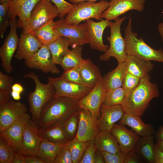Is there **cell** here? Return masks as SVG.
Wrapping results in <instances>:
<instances>
[{
  "instance_id": "cell-1",
  "label": "cell",
  "mask_w": 163,
  "mask_h": 163,
  "mask_svg": "<svg viewBox=\"0 0 163 163\" xmlns=\"http://www.w3.org/2000/svg\"><path fill=\"white\" fill-rule=\"evenodd\" d=\"M148 74L140 79L138 85L126 95L122 106L125 113L141 117L151 100L159 96L158 85L152 82Z\"/></svg>"
},
{
  "instance_id": "cell-2",
  "label": "cell",
  "mask_w": 163,
  "mask_h": 163,
  "mask_svg": "<svg viewBox=\"0 0 163 163\" xmlns=\"http://www.w3.org/2000/svg\"><path fill=\"white\" fill-rule=\"evenodd\" d=\"M80 108L78 101L65 96L54 97L43 109L38 126L40 128L63 121Z\"/></svg>"
},
{
  "instance_id": "cell-3",
  "label": "cell",
  "mask_w": 163,
  "mask_h": 163,
  "mask_svg": "<svg viewBox=\"0 0 163 163\" xmlns=\"http://www.w3.org/2000/svg\"><path fill=\"white\" fill-rule=\"evenodd\" d=\"M24 77L32 79L35 85L34 91L28 94V101L31 115V119L38 124L42 110L47 103L54 97L55 89L49 82L46 84L41 83L37 75L33 72L25 74Z\"/></svg>"
},
{
  "instance_id": "cell-4",
  "label": "cell",
  "mask_w": 163,
  "mask_h": 163,
  "mask_svg": "<svg viewBox=\"0 0 163 163\" xmlns=\"http://www.w3.org/2000/svg\"><path fill=\"white\" fill-rule=\"evenodd\" d=\"M130 16L125 28L124 39L126 52L128 55L134 56L145 61H155L163 62V50H156L149 46L138 34L133 32Z\"/></svg>"
},
{
  "instance_id": "cell-5",
  "label": "cell",
  "mask_w": 163,
  "mask_h": 163,
  "mask_svg": "<svg viewBox=\"0 0 163 163\" xmlns=\"http://www.w3.org/2000/svg\"><path fill=\"white\" fill-rule=\"evenodd\" d=\"M109 2L102 0L95 3L91 1H83L75 5L64 18L67 24H78L84 20L95 19L101 21L103 12L109 7Z\"/></svg>"
},
{
  "instance_id": "cell-6",
  "label": "cell",
  "mask_w": 163,
  "mask_h": 163,
  "mask_svg": "<svg viewBox=\"0 0 163 163\" xmlns=\"http://www.w3.org/2000/svg\"><path fill=\"white\" fill-rule=\"evenodd\" d=\"M126 18V16L120 18L118 17L114 20V22L109 21L110 35L106 38L110 46L108 49L100 56V60L107 61L110 57H113L116 59L118 63L125 61L127 55L125 51L124 39L122 36L120 27Z\"/></svg>"
},
{
  "instance_id": "cell-7",
  "label": "cell",
  "mask_w": 163,
  "mask_h": 163,
  "mask_svg": "<svg viewBox=\"0 0 163 163\" xmlns=\"http://www.w3.org/2000/svg\"><path fill=\"white\" fill-rule=\"evenodd\" d=\"M59 13L57 7L50 0H40L34 8L28 24L23 29L21 34L33 33L34 31L47 21L58 17Z\"/></svg>"
},
{
  "instance_id": "cell-8",
  "label": "cell",
  "mask_w": 163,
  "mask_h": 163,
  "mask_svg": "<svg viewBox=\"0 0 163 163\" xmlns=\"http://www.w3.org/2000/svg\"><path fill=\"white\" fill-rule=\"evenodd\" d=\"M54 28L61 36L70 39V46L72 48L89 43L85 22L78 24H67L65 22L64 18H60L54 22Z\"/></svg>"
},
{
  "instance_id": "cell-9",
  "label": "cell",
  "mask_w": 163,
  "mask_h": 163,
  "mask_svg": "<svg viewBox=\"0 0 163 163\" xmlns=\"http://www.w3.org/2000/svg\"><path fill=\"white\" fill-rule=\"evenodd\" d=\"M10 31L0 48V57L2 66L7 73H10L13 69L11 64L13 55L17 50L19 38L18 36L16 29L17 19L9 20Z\"/></svg>"
},
{
  "instance_id": "cell-10",
  "label": "cell",
  "mask_w": 163,
  "mask_h": 163,
  "mask_svg": "<svg viewBox=\"0 0 163 163\" xmlns=\"http://www.w3.org/2000/svg\"><path fill=\"white\" fill-rule=\"evenodd\" d=\"M48 80L55 88V97L65 96L78 101L87 95L92 89L83 84L65 80L60 77H49Z\"/></svg>"
},
{
  "instance_id": "cell-11",
  "label": "cell",
  "mask_w": 163,
  "mask_h": 163,
  "mask_svg": "<svg viewBox=\"0 0 163 163\" xmlns=\"http://www.w3.org/2000/svg\"><path fill=\"white\" fill-rule=\"evenodd\" d=\"M79 121L76 137L81 141L92 142L100 131L98 118L88 110L80 108Z\"/></svg>"
},
{
  "instance_id": "cell-12",
  "label": "cell",
  "mask_w": 163,
  "mask_h": 163,
  "mask_svg": "<svg viewBox=\"0 0 163 163\" xmlns=\"http://www.w3.org/2000/svg\"><path fill=\"white\" fill-rule=\"evenodd\" d=\"M106 92L103 76L85 96L78 101L80 108L89 110L98 119L100 116V108Z\"/></svg>"
},
{
  "instance_id": "cell-13",
  "label": "cell",
  "mask_w": 163,
  "mask_h": 163,
  "mask_svg": "<svg viewBox=\"0 0 163 163\" xmlns=\"http://www.w3.org/2000/svg\"><path fill=\"white\" fill-rule=\"evenodd\" d=\"M31 118V116L27 112L8 128L0 132V136L9 144L16 152H18L21 149L25 127Z\"/></svg>"
},
{
  "instance_id": "cell-14",
  "label": "cell",
  "mask_w": 163,
  "mask_h": 163,
  "mask_svg": "<svg viewBox=\"0 0 163 163\" xmlns=\"http://www.w3.org/2000/svg\"><path fill=\"white\" fill-rule=\"evenodd\" d=\"M25 65L45 73L58 74L60 71L53 62L51 53L47 46L42 45L31 57L25 60Z\"/></svg>"
},
{
  "instance_id": "cell-15",
  "label": "cell",
  "mask_w": 163,
  "mask_h": 163,
  "mask_svg": "<svg viewBox=\"0 0 163 163\" xmlns=\"http://www.w3.org/2000/svg\"><path fill=\"white\" fill-rule=\"evenodd\" d=\"M40 0H12L9 4L8 16L9 20L15 19L18 16L17 26L24 28L29 21L31 12Z\"/></svg>"
},
{
  "instance_id": "cell-16",
  "label": "cell",
  "mask_w": 163,
  "mask_h": 163,
  "mask_svg": "<svg viewBox=\"0 0 163 163\" xmlns=\"http://www.w3.org/2000/svg\"><path fill=\"white\" fill-rule=\"evenodd\" d=\"M42 139L38 124L30 119L26 124L23 135L22 147L18 153L26 156L37 155Z\"/></svg>"
},
{
  "instance_id": "cell-17",
  "label": "cell",
  "mask_w": 163,
  "mask_h": 163,
  "mask_svg": "<svg viewBox=\"0 0 163 163\" xmlns=\"http://www.w3.org/2000/svg\"><path fill=\"white\" fill-rule=\"evenodd\" d=\"M145 2V0H110L109 7L103 12L101 17L110 21L130 10L142 12Z\"/></svg>"
},
{
  "instance_id": "cell-18",
  "label": "cell",
  "mask_w": 163,
  "mask_h": 163,
  "mask_svg": "<svg viewBox=\"0 0 163 163\" xmlns=\"http://www.w3.org/2000/svg\"><path fill=\"white\" fill-rule=\"evenodd\" d=\"M87 25V34L90 46L93 50L105 52L109 46L104 43L103 35L105 29L110 27L109 21L102 20L95 22L91 19L86 20Z\"/></svg>"
},
{
  "instance_id": "cell-19",
  "label": "cell",
  "mask_w": 163,
  "mask_h": 163,
  "mask_svg": "<svg viewBox=\"0 0 163 163\" xmlns=\"http://www.w3.org/2000/svg\"><path fill=\"white\" fill-rule=\"evenodd\" d=\"M27 111L25 104L11 100L0 107V132L8 128Z\"/></svg>"
},
{
  "instance_id": "cell-20",
  "label": "cell",
  "mask_w": 163,
  "mask_h": 163,
  "mask_svg": "<svg viewBox=\"0 0 163 163\" xmlns=\"http://www.w3.org/2000/svg\"><path fill=\"white\" fill-rule=\"evenodd\" d=\"M110 132L117 139L121 151L125 153L134 149L139 138L134 131L127 129L123 124L115 123Z\"/></svg>"
},
{
  "instance_id": "cell-21",
  "label": "cell",
  "mask_w": 163,
  "mask_h": 163,
  "mask_svg": "<svg viewBox=\"0 0 163 163\" xmlns=\"http://www.w3.org/2000/svg\"><path fill=\"white\" fill-rule=\"evenodd\" d=\"M42 45L33 33L21 34L17 51L14 57L18 60L28 59L37 52Z\"/></svg>"
},
{
  "instance_id": "cell-22",
  "label": "cell",
  "mask_w": 163,
  "mask_h": 163,
  "mask_svg": "<svg viewBox=\"0 0 163 163\" xmlns=\"http://www.w3.org/2000/svg\"><path fill=\"white\" fill-rule=\"evenodd\" d=\"M100 116L98 121L100 130L110 132L113 125L123 117L125 111L121 104L101 106Z\"/></svg>"
},
{
  "instance_id": "cell-23",
  "label": "cell",
  "mask_w": 163,
  "mask_h": 163,
  "mask_svg": "<svg viewBox=\"0 0 163 163\" xmlns=\"http://www.w3.org/2000/svg\"><path fill=\"white\" fill-rule=\"evenodd\" d=\"M119 123L129 126L132 130L141 136H153L156 132L153 124H145L142 120L141 117L128 113H125Z\"/></svg>"
},
{
  "instance_id": "cell-24",
  "label": "cell",
  "mask_w": 163,
  "mask_h": 163,
  "mask_svg": "<svg viewBox=\"0 0 163 163\" xmlns=\"http://www.w3.org/2000/svg\"><path fill=\"white\" fill-rule=\"evenodd\" d=\"M63 121L39 128L42 138L55 143L65 144L68 142L70 140L64 131Z\"/></svg>"
},
{
  "instance_id": "cell-25",
  "label": "cell",
  "mask_w": 163,
  "mask_h": 163,
  "mask_svg": "<svg viewBox=\"0 0 163 163\" xmlns=\"http://www.w3.org/2000/svg\"><path fill=\"white\" fill-rule=\"evenodd\" d=\"M126 71L141 79L148 75L153 69L150 61H145L134 56L127 55L124 62Z\"/></svg>"
},
{
  "instance_id": "cell-26",
  "label": "cell",
  "mask_w": 163,
  "mask_h": 163,
  "mask_svg": "<svg viewBox=\"0 0 163 163\" xmlns=\"http://www.w3.org/2000/svg\"><path fill=\"white\" fill-rule=\"evenodd\" d=\"M93 142L96 148L101 152L115 154L121 151L117 139L110 131L100 130Z\"/></svg>"
},
{
  "instance_id": "cell-27",
  "label": "cell",
  "mask_w": 163,
  "mask_h": 163,
  "mask_svg": "<svg viewBox=\"0 0 163 163\" xmlns=\"http://www.w3.org/2000/svg\"><path fill=\"white\" fill-rule=\"evenodd\" d=\"M79 68L84 84L91 88H93L102 76L98 67L89 59H84Z\"/></svg>"
},
{
  "instance_id": "cell-28",
  "label": "cell",
  "mask_w": 163,
  "mask_h": 163,
  "mask_svg": "<svg viewBox=\"0 0 163 163\" xmlns=\"http://www.w3.org/2000/svg\"><path fill=\"white\" fill-rule=\"evenodd\" d=\"M155 143L154 136H141L138 140L134 150L148 163H155Z\"/></svg>"
},
{
  "instance_id": "cell-29",
  "label": "cell",
  "mask_w": 163,
  "mask_h": 163,
  "mask_svg": "<svg viewBox=\"0 0 163 163\" xmlns=\"http://www.w3.org/2000/svg\"><path fill=\"white\" fill-rule=\"evenodd\" d=\"M54 21L50 20L40 26L33 33L35 37L43 45L48 46L61 36L54 29Z\"/></svg>"
},
{
  "instance_id": "cell-30",
  "label": "cell",
  "mask_w": 163,
  "mask_h": 163,
  "mask_svg": "<svg viewBox=\"0 0 163 163\" xmlns=\"http://www.w3.org/2000/svg\"><path fill=\"white\" fill-rule=\"evenodd\" d=\"M126 72L124 62L118 63L117 67L103 77L106 91L122 87Z\"/></svg>"
},
{
  "instance_id": "cell-31",
  "label": "cell",
  "mask_w": 163,
  "mask_h": 163,
  "mask_svg": "<svg viewBox=\"0 0 163 163\" xmlns=\"http://www.w3.org/2000/svg\"><path fill=\"white\" fill-rule=\"evenodd\" d=\"M70 43L69 38L60 36L47 46L55 64H60L63 57L69 50L68 47L70 46Z\"/></svg>"
},
{
  "instance_id": "cell-32",
  "label": "cell",
  "mask_w": 163,
  "mask_h": 163,
  "mask_svg": "<svg viewBox=\"0 0 163 163\" xmlns=\"http://www.w3.org/2000/svg\"><path fill=\"white\" fill-rule=\"evenodd\" d=\"M83 47L78 46L73 48L66 53L62 59L60 65L64 70L67 71L80 66L84 59L82 57Z\"/></svg>"
},
{
  "instance_id": "cell-33",
  "label": "cell",
  "mask_w": 163,
  "mask_h": 163,
  "mask_svg": "<svg viewBox=\"0 0 163 163\" xmlns=\"http://www.w3.org/2000/svg\"><path fill=\"white\" fill-rule=\"evenodd\" d=\"M65 145L53 142L42 139L40 145L37 156L49 161L50 163H54L58 151Z\"/></svg>"
},
{
  "instance_id": "cell-34",
  "label": "cell",
  "mask_w": 163,
  "mask_h": 163,
  "mask_svg": "<svg viewBox=\"0 0 163 163\" xmlns=\"http://www.w3.org/2000/svg\"><path fill=\"white\" fill-rule=\"evenodd\" d=\"M91 142L81 141L75 137L66 144L71 153L73 163H80L85 149Z\"/></svg>"
},
{
  "instance_id": "cell-35",
  "label": "cell",
  "mask_w": 163,
  "mask_h": 163,
  "mask_svg": "<svg viewBox=\"0 0 163 163\" xmlns=\"http://www.w3.org/2000/svg\"><path fill=\"white\" fill-rule=\"evenodd\" d=\"M126 95L125 91L122 87L107 91L101 106L107 107L122 105Z\"/></svg>"
},
{
  "instance_id": "cell-36",
  "label": "cell",
  "mask_w": 163,
  "mask_h": 163,
  "mask_svg": "<svg viewBox=\"0 0 163 163\" xmlns=\"http://www.w3.org/2000/svg\"><path fill=\"white\" fill-rule=\"evenodd\" d=\"M79 121L78 110L70 115L63 121V127L64 131L70 140L76 137Z\"/></svg>"
},
{
  "instance_id": "cell-37",
  "label": "cell",
  "mask_w": 163,
  "mask_h": 163,
  "mask_svg": "<svg viewBox=\"0 0 163 163\" xmlns=\"http://www.w3.org/2000/svg\"><path fill=\"white\" fill-rule=\"evenodd\" d=\"M15 153L13 148L0 136V163H12Z\"/></svg>"
},
{
  "instance_id": "cell-38",
  "label": "cell",
  "mask_w": 163,
  "mask_h": 163,
  "mask_svg": "<svg viewBox=\"0 0 163 163\" xmlns=\"http://www.w3.org/2000/svg\"><path fill=\"white\" fill-rule=\"evenodd\" d=\"M140 79L126 71L122 82V87L126 95L134 90L139 85Z\"/></svg>"
},
{
  "instance_id": "cell-39",
  "label": "cell",
  "mask_w": 163,
  "mask_h": 163,
  "mask_svg": "<svg viewBox=\"0 0 163 163\" xmlns=\"http://www.w3.org/2000/svg\"><path fill=\"white\" fill-rule=\"evenodd\" d=\"M9 3H5L0 5V36L2 38L3 35L9 25L8 16Z\"/></svg>"
},
{
  "instance_id": "cell-40",
  "label": "cell",
  "mask_w": 163,
  "mask_h": 163,
  "mask_svg": "<svg viewBox=\"0 0 163 163\" xmlns=\"http://www.w3.org/2000/svg\"><path fill=\"white\" fill-rule=\"evenodd\" d=\"M60 77L66 81L85 85L81 76L79 66L64 72Z\"/></svg>"
},
{
  "instance_id": "cell-41",
  "label": "cell",
  "mask_w": 163,
  "mask_h": 163,
  "mask_svg": "<svg viewBox=\"0 0 163 163\" xmlns=\"http://www.w3.org/2000/svg\"><path fill=\"white\" fill-rule=\"evenodd\" d=\"M57 7L59 12L58 17L60 19L64 18L75 5V4L69 3L65 0H50Z\"/></svg>"
},
{
  "instance_id": "cell-42",
  "label": "cell",
  "mask_w": 163,
  "mask_h": 163,
  "mask_svg": "<svg viewBox=\"0 0 163 163\" xmlns=\"http://www.w3.org/2000/svg\"><path fill=\"white\" fill-rule=\"evenodd\" d=\"M101 153L105 163H124L126 153L122 151L115 154L105 151Z\"/></svg>"
},
{
  "instance_id": "cell-43",
  "label": "cell",
  "mask_w": 163,
  "mask_h": 163,
  "mask_svg": "<svg viewBox=\"0 0 163 163\" xmlns=\"http://www.w3.org/2000/svg\"><path fill=\"white\" fill-rule=\"evenodd\" d=\"M54 163H73L71 153L66 144L58 151Z\"/></svg>"
},
{
  "instance_id": "cell-44",
  "label": "cell",
  "mask_w": 163,
  "mask_h": 163,
  "mask_svg": "<svg viewBox=\"0 0 163 163\" xmlns=\"http://www.w3.org/2000/svg\"><path fill=\"white\" fill-rule=\"evenodd\" d=\"M96 147L94 142L90 143L85 149L79 163H94Z\"/></svg>"
},
{
  "instance_id": "cell-45",
  "label": "cell",
  "mask_w": 163,
  "mask_h": 163,
  "mask_svg": "<svg viewBox=\"0 0 163 163\" xmlns=\"http://www.w3.org/2000/svg\"><path fill=\"white\" fill-rule=\"evenodd\" d=\"M13 82L12 76L0 72V90L11 91Z\"/></svg>"
},
{
  "instance_id": "cell-46",
  "label": "cell",
  "mask_w": 163,
  "mask_h": 163,
  "mask_svg": "<svg viewBox=\"0 0 163 163\" xmlns=\"http://www.w3.org/2000/svg\"><path fill=\"white\" fill-rule=\"evenodd\" d=\"M142 161L136 154L134 149L126 153L124 163H141Z\"/></svg>"
},
{
  "instance_id": "cell-47",
  "label": "cell",
  "mask_w": 163,
  "mask_h": 163,
  "mask_svg": "<svg viewBox=\"0 0 163 163\" xmlns=\"http://www.w3.org/2000/svg\"><path fill=\"white\" fill-rule=\"evenodd\" d=\"M11 91L0 90V107L6 104L11 100Z\"/></svg>"
},
{
  "instance_id": "cell-48",
  "label": "cell",
  "mask_w": 163,
  "mask_h": 163,
  "mask_svg": "<svg viewBox=\"0 0 163 163\" xmlns=\"http://www.w3.org/2000/svg\"><path fill=\"white\" fill-rule=\"evenodd\" d=\"M26 163H50L48 160L37 155L26 156Z\"/></svg>"
},
{
  "instance_id": "cell-49",
  "label": "cell",
  "mask_w": 163,
  "mask_h": 163,
  "mask_svg": "<svg viewBox=\"0 0 163 163\" xmlns=\"http://www.w3.org/2000/svg\"><path fill=\"white\" fill-rule=\"evenodd\" d=\"M26 156L19 153L15 152L12 163H26Z\"/></svg>"
},
{
  "instance_id": "cell-50",
  "label": "cell",
  "mask_w": 163,
  "mask_h": 163,
  "mask_svg": "<svg viewBox=\"0 0 163 163\" xmlns=\"http://www.w3.org/2000/svg\"><path fill=\"white\" fill-rule=\"evenodd\" d=\"M155 163H163V151L156 147L155 149Z\"/></svg>"
},
{
  "instance_id": "cell-51",
  "label": "cell",
  "mask_w": 163,
  "mask_h": 163,
  "mask_svg": "<svg viewBox=\"0 0 163 163\" xmlns=\"http://www.w3.org/2000/svg\"><path fill=\"white\" fill-rule=\"evenodd\" d=\"M94 163H104V161L101 152L97 149L94 157Z\"/></svg>"
},
{
  "instance_id": "cell-52",
  "label": "cell",
  "mask_w": 163,
  "mask_h": 163,
  "mask_svg": "<svg viewBox=\"0 0 163 163\" xmlns=\"http://www.w3.org/2000/svg\"><path fill=\"white\" fill-rule=\"evenodd\" d=\"M154 137L157 141L163 140V126H159L155 134Z\"/></svg>"
},
{
  "instance_id": "cell-53",
  "label": "cell",
  "mask_w": 163,
  "mask_h": 163,
  "mask_svg": "<svg viewBox=\"0 0 163 163\" xmlns=\"http://www.w3.org/2000/svg\"><path fill=\"white\" fill-rule=\"evenodd\" d=\"M11 90L17 92L21 94L23 91L24 88L21 84L16 83L12 85Z\"/></svg>"
},
{
  "instance_id": "cell-54",
  "label": "cell",
  "mask_w": 163,
  "mask_h": 163,
  "mask_svg": "<svg viewBox=\"0 0 163 163\" xmlns=\"http://www.w3.org/2000/svg\"><path fill=\"white\" fill-rule=\"evenodd\" d=\"M21 94L17 92L11 90V96L15 101H18L21 99Z\"/></svg>"
},
{
  "instance_id": "cell-55",
  "label": "cell",
  "mask_w": 163,
  "mask_h": 163,
  "mask_svg": "<svg viewBox=\"0 0 163 163\" xmlns=\"http://www.w3.org/2000/svg\"><path fill=\"white\" fill-rule=\"evenodd\" d=\"M158 29L163 43V22L158 24Z\"/></svg>"
},
{
  "instance_id": "cell-56",
  "label": "cell",
  "mask_w": 163,
  "mask_h": 163,
  "mask_svg": "<svg viewBox=\"0 0 163 163\" xmlns=\"http://www.w3.org/2000/svg\"><path fill=\"white\" fill-rule=\"evenodd\" d=\"M155 147L163 151V140L157 141L155 143Z\"/></svg>"
},
{
  "instance_id": "cell-57",
  "label": "cell",
  "mask_w": 163,
  "mask_h": 163,
  "mask_svg": "<svg viewBox=\"0 0 163 163\" xmlns=\"http://www.w3.org/2000/svg\"><path fill=\"white\" fill-rule=\"evenodd\" d=\"M97 0H69L72 4H77L78 3L83 1H91L96 2Z\"/></svg>"
},
{
  "instance_id": "cell-58",
  "label": "cell",
  "mask_w": 163,
  "mask_h": 163,
  "mask_svg": "<svg viewBox=\"0 0 163 163\" xmlns=\"http://www.w3.org/2000/svg\"><path fill=\"white\" fill-rule=\"evenodd\" d=\"M11 2V0H0L1 4H2L5 3H9Z\"/></svg>"
},
{
  "instance_id": "cell-59",
  "label": "cell",
  "mask_w": 163,
  "mask_h": 163,
  "mask_svg": "<svg viewBox=\"0 0 163 163\" xmlns=\"http://www.w3.org/2000/svg\"><path fill=\"white\" fill-rule=\"evenodd\" d=\"M12 0H11V1H12Z\"/></svg>"
}]
</instances>
